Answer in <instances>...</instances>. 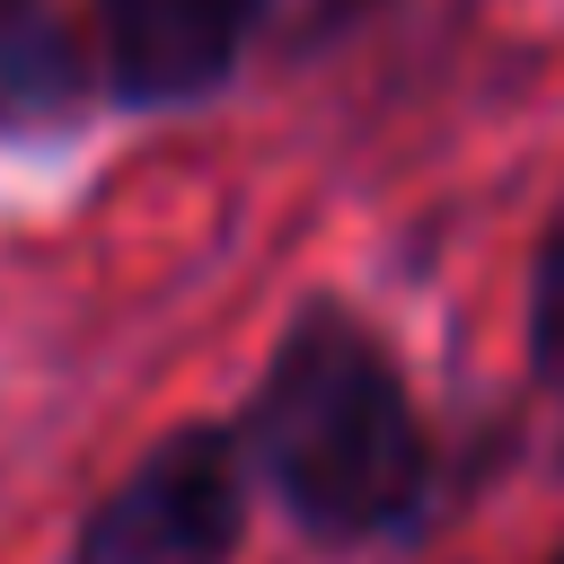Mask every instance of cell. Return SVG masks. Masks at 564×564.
Segmentation results:
<instances>
[{
  "mask_svg": "<svg viewBox=\"0 0 564 564\" xmlns=\"http://www.w3.org/2000/svg\"><path fill=\"white\" fill-rule=\"evenodd\" d=\"M529 361L546 388H564V212L538 238V273H529Z\"/></svg>",
  "mask_w": 564,
  "mask_h": 564,
  "instance_id": "5b68a950",
  "label": "cell"
},
{
  "mask_svg": "<svg viewBox=\"0 0 564 564\" xmlns=\"http://www.w3.org/2000/svg\"><path fill=\"white\" fill-rule=\"evenodd\" d=\"M264 0H97L106 88L123 106H185L229 79Z\"/></svg>",
  "mask_w": 564,
  "mask_h": 564,
  "instance_id": "3957f363",
  "label": "cell"
},
{
  "mask_svg": "<svg viewBox=\"0 0 564 564\" xmlns=\"http://www.w3.org/2000/svg\"><path fill=\"white\" fill-rule=\"evenodd\" d=\"M97 97L79 35L44 0H0V132H70Z\"/></svg>",
  "mask_w": 564,
  "mask_h": 564,
  "instance_id": "277c9868",
  "label": "cell"
},
{
  "mask_svg": "<svg viewBox=\"0 0 564 564\" xmlns=\"http://www.w3.org/2000/svg\"><path fill=\"white\" fill-rule=\"evenodd\" d=\"M238 441L247 476H264V494L317 546L405 538L432 511V432L414 414V388L379 326L344 300H308L282 326Z\"/></svg>",
  "mask_w": 564,
  "mask_h": 564,
  "instance_id": "6da1fadb",
  "label": "cell"
},
{
  "mask_svg": "<svg viewBox=\"0 0 564 564\" xmlns=\"http://www.w3.org/2000/svg\"><path fill=\"white\" fill-rule=\"evenodd\" d=\"M238 538L247 441L229 423H176L88 502L62 564H238Z\"/></svg>",
  "mask_w": 564,
  "mask_h": 564,
  "instance_id": "7a4b0ae2",
  "label": "cell"
}]
</instances>
